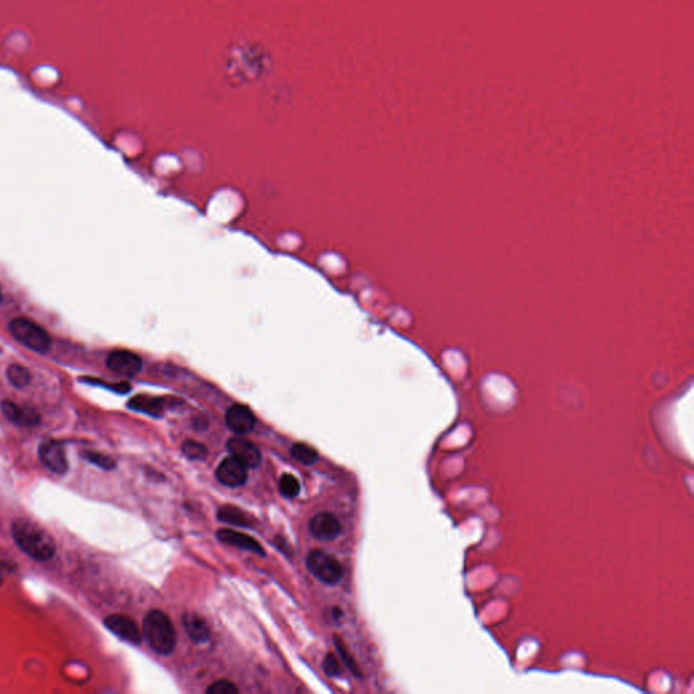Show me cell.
Returning <instances> with one entry per match:
<instances>
[{"label":"cell","instance_id":"e0dca14e","mask_svg":"<svg viewBox=\"0 0 694 694\" xmlns=\"http://www.w3.org/2000/svg\"><path fill=\"white\" fill-rule=\"evenodd\" d=\"M290 454L296 461L307 464V465L315 463L317 460V452H316L315 447H312L307 443H303V442L293 443V446L290 447Z\"/></svg>","mask_w":694,"mask_h":694},{"label":"cell","instance_id":"ac0fdd59","mask_svg":"<svg viewBox=\"0 0 694 694\" xmlns=\"http://www.w3.org/2000/svg\"><path fill=\"white\" fill-rule=\"evenodd\" d=\"M129 406L134 410L144 411L148 413H158L161 411V402L158 399L152 398H145V396H137L134 398Z\"/></svg>","mask_w":694,"mask_h":694},{"label":"cell","instance_id":"8fae6325","mask_svg":"<svg viewBox=\"0 0 694 694\" xmlns=\"http://www.w3.org/2000/svg\"><path fill=\"white\" fill-rule=\"evenodd\" d=\"M226 447L229 453L233 457L239 459L247 468H253L260 464V450L251 441H247L244 438H231L226 443Z\"/></svg>","mask_w":694,"mask_h":694},{"label":"cell","instance_id":"4fadbf2b","mask_svg":"<svg viewBox=\"0 0 694 694\" xmlns=\"http://www.w3.org/2000/svg\"><path fill=\"white\" fill-rule=\"evenodd\" d=\"M217 538L224 544L238 546L240 549H246L258 555H265L262 545L247 533H240L231 529H221L217 532Z\"/></svg>","mask_w":694,"mask_h":694},{"label":"cell","instance_id":"44dd1931","mask_svg":"<svg viewBox=\"0 0 694 694\" xmlns=\"http://www.w3.org/2000/svg\"><path fill=\"white\" fill-rule=\"evenodd\" d=\"M83 457L87 459L90 463H93L95 465L103 468V470H113L116 468V461L109 457V456H105V454H100V453H96V452H83Z\"/></svg>","mask_w":694,"mask_h":694},{"label":"cell","instance_id":"7c38bea8","mask_svg":"<svg viewBox=\"0 0 694 694\" xmlns=\"http://www.w3.org/2000/svg\"><path fill=\"white\" fill-rule=\"evenodd\" d=\"M1 411L8 420H11L15 425L25 426V427L37 426L41 420L39 413L34 409L26 407V406H19V404L10 402V400H4L1 403Z\"/></svg>","mask_w":694,"mask_h":694},{"label":"cell","instance_id":"d4e9b609","mask_svg":"<svg viewBox=\"0 0 694 694\" xmlns=\"http://www.w3.org/2000/svg\"><path fill=\"white\" fill-rule=\"evenodd\" d=\"M0 304H1V293H0Z\"/></svg>","mask_w":694,"mask_h":694},{"label":"cell","instance_id":"cb8c5ba5","mask_svg":"<svg viewBox=\"0 0 694 694\" xmlns=\"http://www.w3.org/2000/svg\"><path fill=\"white\" fill-rule=\"evenodd\" d=\"M335 639H337V640H335V644H337V647H338V650H339V652H341V655H342V661L346 663L347 666L350 667V670H351V671H354L355 674H358V667L355 666V663L353 661V658L347 654V650L345 648L344 643H341V641L338 640V637H335Z\"/></svg>","mask_w":694,"mask_h":694},{"label":"cell","instance_id":"7a4b0ae2","mask_svg":"<svg viewBox=\"0 0 694 694\" xmlns=\"http://www.w3.org/2000/svg\"><path fill=\"white\" fill-rule=\"evenodd\" d=\"M143 636L150 647L160 655H168L177 646V632L170 617L160 612L151 610L143 621Z\"/></svg>","mask_w":694,"mask_h":694},{"label":"cell","instance_id":"ffe728a7","mask_svg":"<svg viewBox=\"0 0 694 694\" xmlns=\"http://www.w3.org/2000/svg\"><path fill=\"white\" fill-rule=\"evenodd\" d=\"M182 452L186 457H189L191 460H202L208 456V449L205 447V445H202L199 442L193 441V440L184 442Z\"/></svg>","mask_w":694,"mask_h":694},{"label":"cell","instance_id":"8992f818","mask_svg":"<svg viewBox=\"0 0 694 694\" xmlns=\"http://www.w3.org/2000/svg\"><path fill=\"white\" fill-rule=\"evenodd\" d=\"M247 467L232 454L224 459L216 470V477L226 487H240L247 480Z\"/></svg>","mask_w":694,"mask_h":694},{"label":"cell","instance_id":"3957f363","mask_svg":"<svg viewBox=\"0 0 694 694\" xmlns=\"http://www.w3.org/2000/svg\"><path fill=\"white\" fill-rule=\"evenodd\" d=\"M11 337L38 354H45L52 346L51 335L39 324L28 317H15L8 323Z\"/></svg>","mask_w":694,"mask_h":694},{"label":"cell","instance_id":"7402d4cb","mask_svg":"<svg viewBox=\"0 0 694 694\" xmlns=\"http://www.w3.org/2000/svg\"><path fill=\"white\" fill-rule=\"evenodd\" d=\"M238 688L229 682V681H225V679H221V681H216L215 684H212L208 689H206V693L208 694H233L238 693Z\"/></svg>","mask_w":694,"mask_h":694},{"label":"cell","instance_id":"52a82bcc","mask_svg":"<svg viewBox=\"0 0 694 694\" xmlns=\"http://www.w3.org/2000/svg\"><path fill=\"white\" fill-rule=\"evenodd\" d=\"M38 456L41 463L53 474H64L68 471V460L65 456L63 445L56 441H45L41 443Z\"/></svg>","mask_w":694,"mask_h":694},{"label":"cell","instance_id":"9c48e42d","mask_svg":"<svg viewBox=\"0 0 694 694\" xmlns=\"http://www.w3.org/2000/svg\"><path fill=\"white\" fill-rule=\"evenodd\" d=\"M225 423L231 431L239 436L251 433L255 427L253 411L243 404H233L225 413Z\"/></svg>","mask_w":694,"mask_h":694},{"label":"cell","instance_id":"ba28073f","mask_svg":"<svg viewBox=\"0 0 694 694\" xmlns=\"http://www.w3.org/2000/svg\"><path fill=\"white\" fill-rule=\"evenodd\" d=\"M105 625L110 632H113L120 639L125 640L130 644H140L143 640V633L137 624L127 616L124 614H112L105 619Z\"/></svg>","mask_w":694,"mask_h":694},{"label":"cell","instance_id":"2e32d148","mask_svg":"<svg viewBox=\"0 0 694 694\" xmlns=\"http://www.w3.org/2000/svg\"><path fill=\"white\" fill-rule=\"evenodd\" d=\"M6 375H7V379L10 381L11 385H14L15 388H26L30 381H32V375L29 372L28 368H25L24 365H19V364H12L7 368L6 371Z\"/></svg>","mask_w":694,"mask_h":694},{"label":"cell","instance_id":"5bb4252c","mask_svg":"<svg viewBox=\"0 0 694 694\" xmlns=\"http://www.w3.org/2000/svg\"><path fill=\"white\" fill-rule=\"evenodd\" d=\"M184 627L189 634L190 639L195 643H205L211 637V630L206 620L197 613H186L184 614Z\"/></svg>","mask_w":694,"mask_h":694},{"label":"cell","instance_id":"6da1fadb","mask_svg":"<svg viewBox=\"0 0 694 694\" xmlns=\"http://www.w3.org/2000/svg\"><path fill=\"white\" fill-rule=\"evenodd\" d=\"M11 535L19 549L37 562H48L56 553L55 540L32 521L15 519L11 525Z\"/></svg>","mask_w":694,"mask_h":694},{"label":"cell","instance_id":"9a60e30c","mask_svg":"<svg viewBox=\"0 0 694 694\" xmlns=\"http://www.w3.org/2000/svg\"><path fill=\"white\" fill-rule=\"evenodd\" d=\"M219 519L226 522V524H232V525H238V526H253V519L246 514L243 513L240 508L238 507H233V506H224L221 507L219 510V514H217Z\"/></svg>","mask_w":694,"mask_h":694},{"label":"cell","instance_id":"d6986e66","mask_svg":"<svg viewBox=\"0 0 694 694\" xmlns=\"http://www.w3.org/2000/svg\"><path fill=\"white\" fill-rule=\"evenodd\" d=\"M278 486H280V492L285 498H296L300 492V483L293 474H283Z\"/></svg>","mask_w":694,"mask_h":694},{"label":"cell","instance_id":"5b68a950","mask_svg":"<svg viewBox=\"0 0 694 694\" xmlns=\"http://www.w3.org/2000/svg\"><path fill=\"white\" fill-rule=\"evenodd\" d=\"M106 366L116 375L133 377L143 369V359L133 351L114 350L107 355Z\"/></svg>","mask_w":694,"mask_h":694},{"label":"cell","instance_id":"277c9868","mask_svg":"<svg viewBox=\"0 0 694 694\" xmlns=\"http://www.w3.org/2000/svg\"><path fill=\"white\" fill-rule=\"evenodd\" d=\"M307 567L326 585H337L344 578V568L332 555L315 549L307 556Z\"/></svg>","mask_w":694,"mask_h":694},{"label":"cell","instance_id":"30bf717a","mask_svg":"<svg viewBox=\"0 0 694 694\" xmlns=\"http://www.w3.org/2000/svg\"><path fill=\"white\" fill-rule=\"evenodd\" d=\"M310 532L320 541H331L339 536L341 522L331 513H319L310 521Z\"/></svg>","mask_w":694,"mask_h":694},{"label":"cell","instance_id":"603a6c76","mask_svg":"<svg viewBox=\"0 0 694 694\" xmlns=\"http://www.w3.org/2000/svg\"><path fill=\"white\" fill-rule=\"evenodd\" d=\"M323 668L327 675H338L341 671V664L334 654H328L323 662Z\"/></svg>","mask_w":694,"mask_h":694}]
</instances>
